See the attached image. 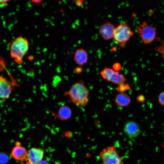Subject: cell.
Listing matches in <instances>:
<instances>
[{
    "label": "cell",
    "mask_w": 164,
    "mask_h": 164,
    "mask_svg": "<svg viewBox=\"0 0 164 164\" xmlns=\"http://www.w3.org/2000/svg\"><path fill=\"white\" fill-rule=\"evenodd\" d=\"M136 100L139 103H143L145 100V98L144 95L139 94L137 97Z\"/></svg>",
    "instance_id": "d6986e66"
},
{
    "label": "cell",
    "mask_w": 164,
    "mask_h": 164,
    "mask_svg": "<svg viewBox=\"0 0 164 164\" xmlns=\"http://www.w3.org/2000/svg\"><path fill=\"white\" fill-rule=\"evenodd\" d=\"M38 164H49V163L46 160H42Z\"/></svg>",
    "instance_id": "d4e9b609"
},
{
    "label": "cell",
    "mask_w": 164,
    "mask_h": 164,
    "mask_svg": "<svg viewBox=\"0 0 164 164\" xmlns=\"http://www.w3.org/2000/svg\"><path fill=\"white\" fill-rule=\"evenodd\" d=\"M43 1L41 0H32V3L34 4H39L42 3L43 2Z\"/></svg>",
    "instance_id": "cb8c5ba5"
},
{
    "label": "cell",
    "mask_w": 164,
    "mask_h": 164,
    "mask_svg": "<svg viewBox=\"0 0 164 164\" xmlns=\"http://www.w3.org/2000/svg\"><path fill=\"white\" fill-rule=\"evenodd\" d=\"M113 69L116 71L120 70L121 68L120 64L118 63H115L113 65Z\"/></svg>",
    "instance_id": "ffe728a7"
},
{
    "label": "cell",
    "mask_w": 164,
    "mask_h": 164,
    "mask_svg": "<svg viewBox=\"0 0 164 164\" xmlns=\"http://www.w3.org/2000/svg\"><path fill=\"white\" fill-rule=\"evenodd\" d=\"M155 49L157 51L163 54L164 59V42L159 46H157Z\"/></svg>",
    "instance_id": "ac0fdd59"
},
{
    "label": "cell",
    "mask_w": 164,
    "mask_h": 164,
    "mask_svg": "<svg viewBox=\"0 0 164 164\" xmlns=\"http://www.w3.org/2000/svg\"><path fill=\"white\" fill-rule=\"evenodd\" d=\"M29 46L28 40L22 36L18 37L12 42L10 54L16 63L18 64L23 63V58L28 53Z\"/></svg>",
    "instance_id": "7a4b0ae2"
},
{
    "label": "cell",
    "mask_w": 164,
    "mask_h": 164,
    "mask_svg": "<svg viewBox=\"0 0 164 164\" xmlns=\"http://www.w3.org/2000/svg\"><path fill=\"white\" fill-rule=\"evenodd\" d=\"M123 130L125 135L130 139L137 137L141 132L139 125L136 122L131 120L127 121L125 123Z\"/></svg>",
    "instance_id": "9c48e42d"
},
{
    "label": "cell",
    "mask_w": 164,
    "mask_h": 164,
    "mask_svg": "<svg viewBox=\"0 0 164 164\" xmlns=\"http://www.w3.org/2000/svg\"><path fill=\"white\" fill-rule=\"evenodd\" d=\"M138 33L145 44H149L154 41L156 34V28L147 21H144L137 29Z\"/></svg>",
    "instance_id": "5b68a950"
},
{
    "label": "cell",
    "mask_w": 164,
    "mask_h": 164,
    "mask_svg": "<svg viewBox=\"0 0 164 164\" xmlns=\"http://www.w3.org/2000/svg\"><path fill=\"white\" fill-rule=\"evenodd\" d=\"M102 164H122V159L116 147L109 146L102 149L99 154Z\"/></svg>",
    "instance_id": "277c9868"
},
{
    "label": "cell",
    "mask_w": 164,
    "mask_h": 164,
    "mask_svg": "<svg viewBox=\"0 0 164 164\" xmlns=\"http://www.w3.org/2000/svg\"><path fill=\"white\" fill-rule=\"evenodd\" d=\"M159 104L161 105L164 106V91L160 93L158 97Z\"/></svg>",
    "instance_id": "e0dca14e"
},
{
    "label": "cell",
    "mask_w": 164,
    "mask_h": 164,
    "mask_svg": "<svg viewBox=\"0 0 164 164\" xmlns=\"http://www.w3.org/2000/svg\"><path fill=\"white\" fill-rule=\"evenodd\" d=\"M102 77L108 82L119 85L125 83L126 80L124 76L113 69L105 67L100 72Z\"/></svg>",
    "instance_id": "8992f818"
},
{
    "label": "cell",
    "mask_w": 164,
    "mask_h": 164,
    "mask_svg": "<svg viewBox=\"0 0 164 164\" xmlns=\"http://www.w3.org/2000/svg\"><path fill=\"white\" fill-rule=\"evenodd\" d=\"M44 151L40 148H32L27 152L26 164H38L42 160Z\"/></svg>",
    "instance_id": "ba28073f"
},
{
    "label": "cell",
    "mask_w": 164,
    "mask_h": 164,
    "mask_svg": "<svg viewBox=\"0 0 164 164\" xmlns=\"http://www.w3.org/2000/svg\"><path fill=\"white\" fill-rule=\"evenodd\" d=\"M74 61L78 64L83 66L87 63L88 54L85 50L82 48L77 49L75 52L73 57Z\"/></svg>",
    "instance_id": "7c38bea8"
},
{
    "label": "cell",
    "mask_w": 164,
    "mask_h": 164,
    "mask_svg": "<svg viewBox=\"0 0 164 164\" xmlns=\"http://www.w3.org/2000/svg\"><path fill=\"white\" fill-rule=\"evenodd\" d=\"M8 0H0V7H3L5 6L8 4Z\"/></svg>",
    "instance_id": "44dd1931"
},
{
    "label": "cell",
    "mask_w": 164,
    "mask_h": 164,
    "mask_svg": "<svg viewBox=\"0 0 164 164\" xmlns=\"http://www.w3.org/2000/svg\"><path fill=\"white\" fill-rule=\"evenodd\" d=\"M9 160V156L6 153L0 152V164H6Z\"/></svg>",
    "instance_id": "2e32d148"
},
{
    "label": "cell",
    "mask_w": 164,
    "mask_h": 164,
    "mask_svg": "<svg viewBox=\"0 0 164 164\" xmlns=\"http://www.w3.org/2000/svg\"><path fill=\"white\" fill-rule=\"evenodd\" d=\"M115 28L110 22L102 24L99 29V32L102 37L105 40H108L113 38Z\"/></svg>",
    "instance_id": "30bf717a"
},
{
    "label": "cell",
    "mask_w": 164,
    "mask_h": 164,
    "mask_svg": "<svg viewBox=\"0 0 164 164\" xmlns=\"http://www.w3.org/2000/svg\"><path fill=\"white\" fill-rule=\"evenodd\" d=\"M82 0H77L76 1V5L78 6H80L83 5V2Z\"/></svg>",
    "instance_id": "603a6c76"
},
{
    "label": "cell",
    "mask_w": 164,
    "mask_h": 164,
    "mask_svg": "<svg viewBox=\"0 0 164 164\" xmlns=\"http://www.w3.org/2000/svg\"><path fill=\"white\" fill-rule=\"evenodd\" d=\"M75 73L77 74L81 73L83 71V68L81 67H77L74 69Z\"/></svg>",
    "instance_id": "7402d4cb"
},
{
    "label": "cell",
    "mask_w": 164,
    "mask_h": 164,
    "mask_svg": "<svg viewBox=\"0 0 164 164\" xmlns=\"http://www.w3.org/2000/svg\"><path fill=\"white\" fill-rule=\"evenodd\" d=\"M14 87L12 83L6 78L0 76V99H8Z\"/></svg>",
    "instance_id": "52a82bcc"
},
{
    "label": "cell",
    "mask_w": 164,
    "mask_h": 164,
    "mask_svg": "<svg viewBox=\"0 0 164 164\" xmlns=\"http://www.w3.org/2000/svg\"><path fill=\"white\" fill-rule=\"evenodd\" d=\"M130 89L129 85L125 83L119 85L117 91L118 93H123L126 91L130 90Z\"/></svg>",
    "instance_id": "9a60e30c"
},
{
    "label": "cell",
    "mask_w": 164,
    "mask_h": 164,
    "mask_svg": "<svg viewBox=\"0 0 164 164\" xmlns=\"http://www.w3.org/2000/svg\"><path fill=\"white\" fill-rule=\"evenodd\" d=\"M90 93L83 81L80 80L73 85L68 91L65 92L64 95L68 96L76 106L84 107L89 102Z\"/></svg>",
    "instance_id": "6da1fadb"
},
{
    "label": "cell",
    "mask_w": 164,
    "mask_h": 164,
    "mask_svg": "<svg viewBox=\"0 0 164 164\" xmlns=\"http://www.w3.org/2000/svg\"><path fill=\"white\" fill-rule=\"evenodd\" d=\"M133 34L134 32L129 25L123 23L115 28L113 38L120 47L124 48Z\"/></svg>",
    "instance_id": "3957f363"
},
{
    "label": "cell",
    "mask_w": 164,
    "mask_h": 164,
    "mask_svg": "<svg viewBox=\"0 0 164 164\" xmlns=\"http://www.w3.org/2000/svg\"><path fill=\"white\" fill-rule=\"evenodd\" d=\"M53 114L60 119L67 120L71 117L72 111L67 106L63 105L60 107L57 114Z\"/></svg>",
    "instance_id": "5bb4252c"
},
{
    "label": "cell",
    "mask_w": 164,
    "mask_h": 164,
    "mask_svg": "<svg viewBox=\"0 0 164 164\" xmlns=\"http://www.w3.org/2000/svg\"><path fill=\"white\" fill-rule=\"evenodd\" d=\"M114 101L118 106L124 107L129 104L131 99L128 94L125 93H119L116 96Z\"/></svg>",
    "instance_id": "4fadbf2b"
},
{
    "label": "cell",
    "mask_w": 164,
    "mask_h": 164,
    "mask_svg": "<svg viewBox=\"0 0 164 164\" xmlns=\"http://www.w3.org/2000/svg\"><path fill=\"white\" fill-rule=\"evenodd\" d=\"M11 154L14 159L17 160L22 161L25 160L27 152L26 149L18 142L12 149Z\"/></svg>",
    "instance_id": "8fae6325"
}]
</instances>
